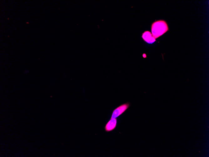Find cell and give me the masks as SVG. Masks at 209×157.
I'll return each instance as SVG.
<instances>
[{
    "label": "cell",
    "mask_w": 209,
    "mask_h": 157,
    "mask_svg": "<svg viewBox=\"0 0 209 157\" xmlns=\"http://www.w3.org/2000/svg\"><path fill=\"white\" fill-rule=\"evenodd\" d=\"M168 30L166 23L163 20L157 21L151 25V34L155 39L165 34Z\"/></svg>",
    "instance_id": "1"
},
{
    "label": "cell",
    "mask_w": 209,
    "mask_h": 157,
    "mask_svg": "<svg viewBox=\"0 0 209 157\" xmlns=\"http://www.w3.org/2000/svg\"><path fill=\"white\" fill-rule=\"evenodd\" d=\"M130 103L127 102L121 105L113 111L110 119L116 118L123 113L130 107Z\"/></svg>",
    "instance_id": "2"
},
{
    "label": "cell",
    "mask_w": 209,
    "mask_h": 157,
    "mask_svg": "<svg viewBox=\"0 0 209 157\" xmlns=\"http://www.w3.org/2000/svg\"><path fill=\"white\" fill-rule=\"evenodd\" d=\"M116 118L110 119L106 124L104 129L106 132H109L114 129L117 125Z\"/></svg>",
    "instance_id": "3"
},
{
    "label": "cell",
    "mask_w": 209,
    "mask_h": 157,
    "mask_svg": "<svg viewBox=\"0 0 209 157\" xmlns=\"http://www.w3.org/2000/svg\"><path fill=\"white\" fill-rule=\"evenodd\" d=\"M142 37L145 41L149 44H152L155 41V39L153 37L151 33L148 31L144 32Z\"/></svg>",
    "instance_id": "4"
}]
</instances>
